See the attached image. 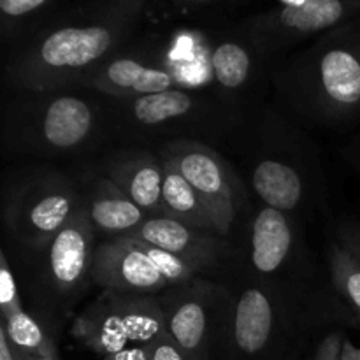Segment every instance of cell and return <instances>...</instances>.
Returning <instances> with one entry per match:
<instances>
[{"mask_svg": "<svg viewBox=\"0 0 360 360\" xmlns=\"http://www.w3.org/2000/svg\"><path fill=\"white\" fill-rule=\"evenodd\" d=\"M162 164H164V186H162L164 217L174 218L200 231L217 232L213 217L193 186L171 164L165 160H162Z\"/></svg>", "mask_w": 360, "mask_h": 360, "instance_id": "20", "label": "cell"}, {"mask_svg": "<svg viewBox=\"0 0 360 360\" xmlns=\"http://www.w3.org/2000/svg\"><path fill=\"white\" fill-rule=\"evenodd\" d=\"M108 104L70 91H21L4 112L7 150L32 157H77L111 137Z\"/></svg>", "mask_w": 360, "mask_h": 360, "instance_id": "2", "label": "cell"}, {"mask_svg": "<svg viewBox=\"0 0 360 360\" xmlns=\"http://www.w3.org/2000/svg\"><path fill=\"white\" fill-rule=\"evenodd\" d=\"M101 174L115 181L148 217H164V164L158 153L139 146L111 151L102 160Z\"/></svg>", "mask_w": 360, "mask_h": 360, "instance_id": "17", "label": "cell"}, {"mask_svg": "<svg viewBox=\"0 0 360 360\" xmlns=\"http://www.w3.org/2000/svg\"><path fill=\"white\" fill-rule=\"evenodd\" d=\"M127 238L165 250L195 266L202 274L225 267L234 257V248L227 238L217 232L190 227L169 217H148L146 221Z\"/></svg>", "mask_w": 360, "mask_h": 360, "instance_id": "15", "label": "cell"}, {"mask_svg": "<svg viewBox=\"0 0 360 360\" xmlns=\"http://www.w3.org/2000/svg\"><path fill=\"white\" fill-rule=\"evenodd\" d=\"M345 340H347V338H345V334L340 333V330L326 334V336L316 343L315 350L311 352L309 360H341Z\"/></svg>", "mask_w": 360, "mask_h": 360, "instance_id": "24", "label": "cell"}, {"mask_svg": "<svg viewBox=\"0 0 360 360\" xmlns=\"http://www.w3.org/2000/svg\"><path fill=\"white\" fill-rule=\"evenodd\" d=\"M79 88L108 98H134L192 86L167 62L134 55H112L84 76Z\"/></svg>", "mask_w": 360, "mask_h": 360, "instance_id": "13", "label": "cell"}, {"mask_svg": "<svg viewBox=\"0 0 360 360\" xmlns=\"http://www.w3.org/2000/svg\"><path fill=\"white\" fill-rule=\"evenodd\" d=\"M360 262V220L343 218L334 221V238Z\"/></svg>", "mask_w": 360, "mask_h": 360, "instance_id": "23", "label": "cell"}, {"mask_svg": "<svg viewBox=\"0 0 360 360\" xmlns=\"http://www.w3.org/2000/svg\"><path fill=\"white\" fill-rule=\"evenodd\" d=\"M232 309L218 350L221 360H290L311 329L280 294L248 273L232 288Z\"/></svg>", "mask_w": 360, "mask_h": 360, "instance_id": "6", "label": "cell"}, {"mask_svg": "<svg viewBox=\"0 0 360 360\" xmlns=\"http://www.w3.org/2000/svg\"><path fill=\"white\" fill-rule=\"evenodd\" d=\"M102 360H190L185 352L169 338V334H162L157 340L150 343L139 345V347L127 348V350L116 352L108 355Z\"/></svg>", "mask_w": 360, "mask_h": 360, "instance_id": "22", "label": "cell"}, {"mask_svg": "<svg viewBox=\"0 0 360 360\" xmlns=\"http://www.w3.org/2000/svg\"><path fill=\"white\" fill-rule=\"evenodd\" d=\"M359 6L347 0H299L280 9L278 13L262 16L253 27V44L260 55H273L288 42L309 34L336 27L345 20L348 11Z\"/></svg>", "mask_w": 360, "mask_h": 360, "instance_id": "16", "label": "cell"}, {"mask_svg": "<svg viewBox=\"0 0 360 360\" xmlns=\"http://www.w3.org/2000/svg\"><path fill=\"white\" fill-rule=\"evenodd\" d=\"M341 360H360V348L355 347L352 341L345 340L343 345V354H341Z\"/></svg>", "mask_w": 360, "mask_h": 360, "instance_id": "27", "label": "cell"}, {"mask_svg": "<svg viewBox=\"0 0 360 360\" xmlns=\"http://www.w3.org/2000/svg\"><path fill=\"white\" fill-rule=\"evenodd\" d=\"M250 183L266 206L301 218L327 210L326 174L316 148L276 109H264L255 130Z\"/></svg>", "mask_w": 360, "mask_h": 360, "instance_id": "3", "label": "cell"}, {"mask_svg": "<svg viewBox=\"0 0 360 360\" xmlns=\"http://www.w3.org/2000/svg\"><path fill=\"white\" fill-rule=\"evenodd\" d=\"M248 269L311 327L329 319L348 320L316 288L297 218L266 204L255 211L248 225Z\"/></svg>", "mask_w": 360, "mask_h": 360, "instance_id": "5", "label": "cell"}, {"mask_svg": "<svg viewBox=\"0 0 360 360\" xmlns=\"http://www.w3.org/2000/svg\"><path fill=\"white\" fill-rule=\"evenodd\" d=\"M273 83L302 122L340 129L360 120V32L322 39L287 65Z\"/></svg>", "mask_w": 360, "mask_h": 360, "instance_id": "1", "label": "cell"}, {"mask_svg": "<svg viewBox=\"0 0 360 360\" xmlns=\"http://www.w3.org/2000/svg\"><path fill=\"white\" fill-rule=\"evenodd\" d=\"M83 197L95 231L108 239L127 238L148 218L115 181L102 174L88 181Z\"/></svg>", "mask_w": 360, "mask_h": 360, "instance_id": "19", "label": "cell"}, {"mask_svg": "<svg viewBox=\"0 0 360 360\" xmlns=\"http://www.w3.org/2000/svg\"><path fill=\"white\" fill-rule=\"evenodd\" d=\"M327 262L330 287L347 311L350 323L360 329V262L336 239L329 243Z\"/></svg>", "mask_w": 360, "mask_h": 360, "instance_id": "21", "label": "cell"}, {"mask_svg": "<svg viewBox=\"0 0 360 360\" xmlns=\"http://www.w3.org/2000/svg\"><path fill=\"white\" fill-rule=\"evenodd\" d=\"M111 134L125 141H218L243 122V111L200 88H172L134 98H108Z\"/></svg>", "mask_w": 360, "mask_h": 360, "instance_id": "4", "label": "cell"}, {"mask_svg": "<svg viewBox=\"0 0 360 360\" xmlns=\"http://www.w3.org/2000/svg\"><path fill=\"white\" fill-rule=\"evenodd\" d=\"M97 236L83 197L65 227L44 248L34 253L35 287L37 297L46 308V316L51 319L53 313L69 306L91 283Z\"/></svg>", "mask_w": 360, "mask_h": 360, "instance_id": "10", "label": "cell"}, {"mask_svg": "<svg viewBox=\"0 0 360 360\" xmlns=\"http://www.w3.org/2000/svg\"><path fill=\"white\" fill-rule=\"evenodd\" d=\"M190 2H202V0H190Z\"/></svg>", "mask_w": 360, "mask_h": 360, "instance_id": "29", "label": "cell"}, {"mask_svg": "<svg viewBox=\"0 0 360 360\" xmlns=\"http://www.w3.org/2000/svg\"><path fill=\"white\" fill-rule=\"evenodd\" d=\"M83 193L69 176L48 165H28L7 181L2 220L14 243L34 255L72 218Z\"/></svg>", "mask_w": 360, "mask_h": 360, "instance_id": "7", "label": "cell"}, {"mask_svg": "<svg viewBox=\"0 0 360 360\" xmlns=\"http://www.w3.org/2000/svg\"><path fill=\"white\" fill-rule=\"evenodd\" d=\"M158 157L171 164L206 204L217 234L229 238L236 220L250 206L246 185L213 146L200 141H167Z\"/></svg>", "mask_w": 360, "mask_h": 360, "instance_id": "11", "label": "cell"}, {"mask_svg": "<svg viewBox=\"0 0 360 360\" xmlns=\"http://www.w3.org/2000/svg\"><path fill=\"white\" fill-rule=\"evenodd\" d=\"M46 0H0V11L9 18H20L44 6Z\"/></svg>", "mask_w": 360, "mask_h": 360, "instance_id": "25", "label": "cell"}, {"mask_svg": "<svg viewBox=\"0 0 360 360\" xmlns=\"http://www.w3.org/2000/svg\"><path fill=\"white\" fill-rule=\"evenodd\" d=\"M232 288L195 276L158 294L165 333L190 360H211L232 309Z\"/></svg>", "mask_w": 360, "mask_h": 360, "instance_id": "9", "label": "cell"}, {"mask_svg": "<svg viewBox=\"0 0 360 360\" xmlns=\"http://www.w3.org/2000/svg\"><path fill=\"white\" fill-rule=\"evenodd\" d=\"M91 283L120 294L158 295L169 281L139 241L129 238L105 239L95 248Z\"/></svg>", "mask_w": 360, "mask_h": 360, "instance_id": "12", "label": "cell"}, {"mask_svg": "<svg viewBox=\"0 0 360 360\" xmlns=\"http://www.w3.org/2000/svg\"><path fill=\"white\" fill-rule=\"evenodd\" d=\"M343 157L347 158L348 164L360 174V137H355L352 143L343 148Z\"/></svg>", "mask_w": 360, "mask_h": 360, "instance_id": "26", "label": "cell"}, {"mask_svg": "<svg viewBox=\"0 0 360 360\" xmlns=\"http://www.w3.org/2000/svg\"><path fill=\"white\" fill-rule=\"evenodd\" d=\"M0 360H16L14 359L13 352H11L9 341H7L6 333H4L2 327H0Z\"/></svg>", "mask_w": 360, "mask_h": 360, "instance_id": "28", "label": "cell"}, {"mask_svg": "<svg viewBox=\"0 0 360 360\" xmlns=\"http://www.w3.org/2000/svg\"><path fill=\"white\" fill-rule=\"evenodd\" d=\"M260 51L239 41H221L210 51L211 91L234 108L245 111L266 76L260 72Z\"/></svg>", "mask_w": 360, "mask_h": 360, "instance_id": "18", "label": "cell"}, {"mask_svg": "<svg viewBox=\"0 0 360 360\" xmlns=\"http://www.w3.org/2000/svg\"><path fill=\"white\" fill-rule=\"evenodd\" d=\"M70 333L84 348L104 359L165 334L164 311L158 295L104 290L84 306Z\"/></svg>", "mask_w": 360, "mask_h": 360, "instance_id": "8", "label": "cell"}, {"mask_svg": "<svg viewBox=\"0 0 360 360\" xmlns=\"http://www.w3.org/2000/svg\"><path fill=\"white\" fill-rule=\"evenodd\" d=\"M0 327L16 360H60L49 316L27 311L18 290L16 274L7 255L0 257Z\"/></svg>", "mask_w": 360, "mask_h": 360, "instance_id": "14", "label": "cell"}]
</instances>
